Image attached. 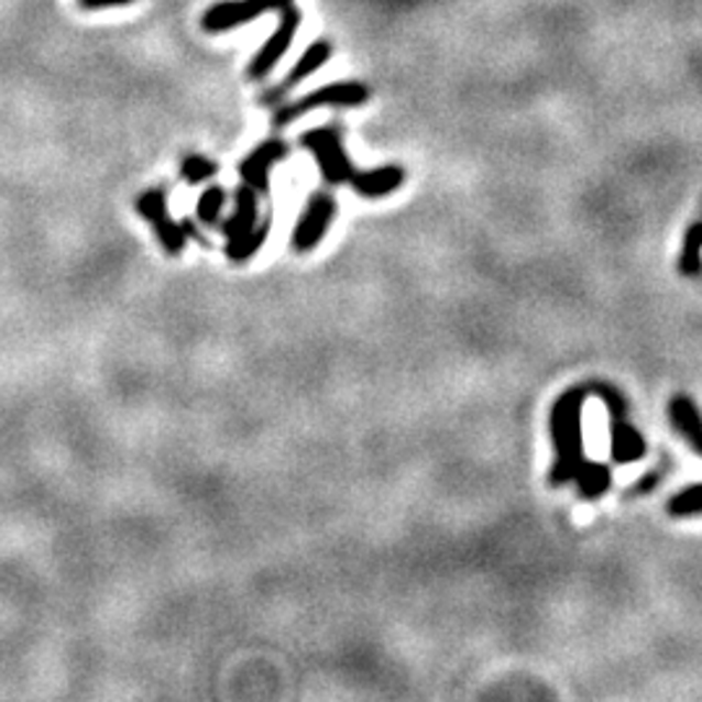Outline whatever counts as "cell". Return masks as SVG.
Wrapping results in <instances>:
<instances>
[{"mask_svg":"<svg viewBox=\"0 0 702 702\" xmlns=\"http://www.w3.org/2000/svg\"><path fill=\"white\" fill-rule=\"evenodd\" d=\"M591 396L589 385H575L564 391L551 406L549 429L555 442V463L549 471L551 486H564L575 482V476L589 461L583 453V404Z\"/></svg>","mask_w":702,"mask_h":702,"instance_id":"cell-1","label":"cell"},{"mask_svg":"<svg viewBox=\"0 0 702 702\" xmlns=\"http://www.w3.org/2000/svg\"><path fill=\"white\" fill-rule=\"evenodd\" d=\"M591 396L604 401L608 414V429H612V461L614 463H635L646 456V437L637 432L629 421V406L625 393L608 383H585Z\"/></svg>","mask_w":702,"mask_h":702,"instance_id":"cell-2","label":"cell"},{"mask_svg":"<svg viewBox=\"0 0 702 702\" xmlns=\"http://www.w3.org/2000/svg\"><path fill=\"white\" fill-rule=\"evenodd\" d=\"M370 99V89L360 81H339V84H328L320 86V89L310 91V95L299 97L297 102L284 105L282 110H276L274 114V125L284 128L295 120L305 118L307 112L315 110V107H360Z\"/></svg>","mask_w":702,"mask_h":702,"instance_id":"cell-3","label":"cell"},{"mask_svg":"<svg viewBox=\"0 0 702 702\" xmlns=\"http://www.w3.org/2000/svg\"><path fill=\"white\" fill-rule=\"evenodd\" d=\"M299 143L318 160V167L323 172V180L328 185H341L351 180L357 167L349 162L347 152H343V141L339 131H331V128L307 131L303 139H299Z\"/></svg>","mask_w":702,"mask_h":702,"instance_id":"cell-4","label":"cell"},{"mask_svg":"<svg viewBox=\"0 0 702 702\" xmlns=\"http://www.w3.org/2000/svg\"><path fill=\"white\" fill-rule=\"evenodd\" d=\"M135 209H139V213L149 224H152L156 240H160V245L167 250L169 255L183 253L185 245H188V234H185L183 224H177V221L172 219L167 196H164L162 188L143 190L141 196L135 198Z\"/></svg>","mask_w":702,"mask_h":702,"instance_id":"cell-5","label":"cell"},{"mask_svg":"<svg viewBox=\"0 0 702 702\" xmlns=\"http://www.w3.org/2000/svg\"><path fill=\"white\" fill-rule=\"evenodd\" d=\"M286 6H292V0H221V3H213L204 13L200 26L211 34H221L234 26L248 24V21L261 19L263 13L282 11Z\"/></svg>","mask_w":702,"mask_h":702,"instance_id":"cell-6","label":"cell"},{"mask_svg":"<svg viewBox=\"0 0 702 702\" xmlns=\"http://www.w3.org/2000/svg\"><path fill=\"white\" fill-rule=\"evenodd\" d=\"M336 217V198L331 193H315L307 200L303 217H299L295 234H292V250L299 255L312 253L320 245V240L326 238L328 227Z\"/></svg>","mask_w":702,"mask_h":702,"instance_id":"cell-7","label":"cell"},{"mask_svg":"<svg viewBox=\"0 0 702 702\" xmlns=\"http://www.w3.org/2000/svg\"><path fill=\"white\" fill-rule=\"evenodd\" d=\"M299 21H303V13H299V9H295V3L282 9V21H278L276 32L271 34L266 42H263V47L257 50L253 61H250L248 78L261 81V78L271 76V70L278 66V61H282V57L286 55V50L292 47V42H295Z\"/></svg>","mask_w":702,"mask_h":702,"instance_id":"cell-8","label":"cell"},{"mask_svg":"<svg viewBox=\"0 0 702 702\" xmlns=\"http://www.w3.org/2000/svg\"><path fill=\"white\" fill-rule=\"evenodd\" d=\"M289 154V146L282 139H268L263 141L261 146L253 149L245 160L240 164V177L248 188H253L255 193H268V175L271 167L284 160Z\"/></svg>","mask_w":702,"mask_h":702,"instance_id":"cell-9","label":"cell"},{"mask_svg":"<svg viewBox=\"0 0 702 702\" xmlns=\"http://www.w3.org/2000/svg\"><path fill=\"white\" fill-rule=\"evenodd\" d=\"M331 55H333V47H331V42H326V40H318V42H312L310 47L305 50L303 53V57H299L297 61V66L289 70V74H286V78L278 86H274V89H268L266 91V97H263V105H271V102H278V99H282L286 91H292L295 89V86H299L305 81V78H310L315 70L318 68H323L328 61H331Z\"/></svg>","mask_w":702,"mask_h":702,"instance_id":"cell-10","label":"cell"},{"mask_svg":"<svg viewBox=\"0 0 702 702\" xmlns=\"http://www.w3.org/2000/svg\"><path fill=\"white\" fill-rule=\"evenodd\" d=\"M404 180H406V172L396 167V164H388V167H377L370 172L354 169L349 185L360 193V196L375 200V198L388 196V193H396L401 185H404Z\"/></svg>","mask_w":702,"mask_h":702,"instance_id":"cell-11","label":"cell"},{"mask_svg":"<svg viewBox=\"0 0 702 702\" xmlns=\"http://www.w3.org/2000/svg\"><path fill=\"white\" fill-rule=\"evenodd\" d=\"M261 224V213H257V193L248 185L234 193V211L232 217L224 221V238L227 242H238L242 238H248L253 229Z\"/></svg>","mask_w":702,"mask_h":702,"instance_id":"cell-12","label":"cell"},{"mask_svg":"<svg viewBox=\"0 0 702 702\" xmlns=\"http://www.w3.org/2000/svg\"><path fill=\"white\" fill-rule=\"evenodd\" d=\"M669 419L687 446L702 456V414L698 404L690 396H674L669 401Z\"/></svg>","mask_w":702,"mask_h":702,"instance_id":"cell-13","label":"cell"},{"mask_svg":"<svg viewBox=\"0 0 702 702\" xmlns=\"http://www.w3.org/2000/svg\"><path fill=\"white\" fill-rule=\"evenodd\" d=\"M578 484V494L583 500H599L612 490V469L608 463H599V461H585L580 474L575 476Z\"/></svg>","mask_w":702,"mask_h":702,"instance_id":"cell-14","label":"cell"},{"mask_svg":"<svg viewBox=\"0 0 702 702\" xmlns=\"http://www.w3.org/2000/svg\"><path fill=\"white\" fill-rule=\"evenodd\" d=\"M268 232H271V217L261 219V224H257L253 232L248 234V238H242L238 242H227V257H229V261H234V263L250 261V257H253L257 250L263 248V242H266Z\"/></svg>","mask_w":702,"mask_h":702,"instance_id":"cell-15","label":"cell"},{"mask_svg":"<svg viewBox=\"0 0 702 702\" xmlns=\"http://www.w3.org/2000/svg\"><path fill=\"white\" fill-rule=\"evenodd\" d=\"M224 204H227V193H224V188H219V185H211V188H206L204 193H200L198 206H196L200 224H206V227L219 224L221 211H224Z\"/></svg>","mask_w":702,"mask_h":702,"instance_id":"cell-16","label":"cell"},{"mask_svg":"<svg viewBox=\"0 0 702 702\" xmlns=\"http://www.w3.org/2000/svg\"><path fill=\"white\" fill-rule=\"evenodd\" d=\"M669 513L674 515V518H692V515H702V482L679 490L674 497L669 500Z\"/></svg>","mask_w":702,"mask_h":702,"instance_id":"cell-17","label":"cell"},{"mask_svg":"<svg viewBox=\"0 0 702 702\" xmlns=\"http://www.w3.org/2000/svg\"><path fill=\"white\" fill-rule=\"evenodd\" d=\"M679 271L684 276H694L702 271V221L694 224L684 238V250H682V261H679Z\"/></svg>","mask_w":702,"mask_h":702,"instance_id":"cell-18","label":"cell"},{"mask_svg":"<svg viewBox=\"0 0 702 702\" xmlns=\"http://www.w3.org/2000/svg\"><path fill=\"white\" fill-rule=\"evenodd\" d=\"M219 167L217 162L206 160V156L200 154H188L185 160L180 162V177L188 185H200V183H209L213 175H217Z\"/></svg>","mask_w":702,"mask_h":702,"instance_id":"cell-19","label":"cell"},{"mask_svg":"<svg viewBox=\"0 0 702 702\" xmlns=\"http://www.w3.org/2000/svg\"><path fill=\"white\" fill-rule=\"evenodd\" d=\"M669 465H671V461H661L658 465H654V471L643 474L633 486H629L627 497H643V494L656 492L658 484H661L663 479H666V474H669Z\"/></svg>","mask_w":702,"mask_h":702,"instance_id":"cell-20","label":"cell"},{"mask_svg":"<svg viewBox=\"0 0 702 702\" xmlns=\"http://www.w3.org/2000/svg\"><path fill=\"white\" fill-rule=\"evenodd\" d=\"M81 9L86 11H102V9H114V6H131L135 0H78Z\"/></svg>","mask_w":702,"mask_h":702,"instance_id":"cell-21","label":"cell"}]
</instances>
